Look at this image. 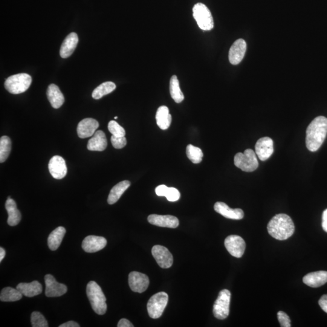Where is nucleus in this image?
Returning a JSON list of instances; mask_svg holds the SVG:
<instances>
[{
    "label": "nucleus",
    "instance_id": "1",
    "mask_svg": "<svg viewBox=\"0 0 327 327\" xmlns=\"http://www.w3.org/2000/svg\"><path fill=\"white\" fill-rule=\"evenodd\" d=\"M306 144L311 152H316L325 141L327 135V118L320 116L309 124L306 129Z\"/></svg>",
    "mask_w": 327,
    "mask_h": 327
},
{
    "label": "nucleus",
    "instance_id": "2",
    "mask_svg": "<svg viewBox=\"0 0 327 327\" xmlns=\"http://www.w3.org/2000/svg\"><path fill=\"white\" fill-rule=\"evenodd\" d=\"M269 234L274 239L285 241L293 236L295 226L293 220L286 214H278L269 222L267 226Z\"/></svg>",
    "mask_w": 327,
    "mask_h": 327
},
{
    "label": "nucleus",
    "instance_id": "3",
    "mask_svg": "<svg viewBox=\"0 0 327 327\" xmlns=\"http://www.w3.org/2000/svg\"><path fill=\"white\" fill-rule=\"evenodd\" d=\"M86 294L95 313L104 315L107 311L106 298L97 283L91 281L86 287Z\"/></svg>",
    "mask_w": 327,
    "mask_h": 327
},
{
    "label": "nucleus",
    "instance_id": "4",
    "mask_svg": "<svg viewBox=\"0 0 327 327\" xmlns=\"http://www.w3.org/2000/svg\"><path fill=\"white\" fill-rule=\"evenodd\" d=\"M32 83L30 75L25 73L11 75L5 80V88L11 94H20L27 91Z\"/></svg>",
    "mask_w": 327,
    "mask_h": 327
},
{
    "label": "nucleus",
    "instance_id": "5",
    "mask_svg": "<svg viewBox=\"0 0 327 327\" xmlns=\"http://www.w3.org/2000/svg\"><path fill=\"white\" fill-rule=\"evenodd\" d=\"M234 165L242 171L252 172L259 166L256 153L252 149L245 150L244 153H238L234 156Z\"/></svg>",
    "mask_w": 327,
    "mask_h": 327
},
{
    "label": "nucleus",
    "instance_id": "6",
    "mask_svg": "<svg viewBox=\"0 0 327 327\" xmlns=\"http://www.w3.org/2000/svg\"><path fill=\"white\" fill-rule=\"evenodd\" d=\"M193 15L201 30H212L214 27L213 16L206 5L202 3L196 4L193 8Z\"/></svg>",
    "mask_w": 327,
    "mask_h": 327
},
{
    "label": "nucleus",
    "instance_id": "7",
    "mask_svg": "<svg viewBox=\"0 0 327 327\" xmlns=\"http://www.w3.org/2000/svg\"><path fill=\"white\" fill-rule=\"evenodd\" d=\"M169 296L165 292H160L153 295L147 303V311L153 319H158L163 314L168 303Z\"/></svg>",
    "mask_w": 327,
    "mask_h": 327
},
{
    "label": "nucleus",
    "instance_id": "8",
    "mask_svg": "<svg viewBox=\"0 0 327 327\" xmlns=\"http://www.w3.org/2000/svg\"><path fill=\"white\" fill-rule=\"evenodd\" d=\"M231 293L228 290L220 291L218 299L213 305V314L216 319L224 320L230 313Z\"/></svg>",
    "mask_w": 327,
    "mask_h": 327
},
{
    "label": "nucleus",
    "instance_id": "9",
    "mask_svg": "<svg viewBox=\"0 0 327 327\" xmlns=\"http://www.w3.org/2000/svg\"><path fill=\"white\" fill-rule=\"evenodd\" d=\"M225 246L231 256L240 258L244 254L246 244L241 236L231 235L225 240Z\"/></svg>",
    "mask_w": 327,
    "mask_h": 327
},
{
    "label": "nucleus",
    "instance_id": "10",
    "mask_svg": "<svg viewBox=\"0 0 327 327\" xmlns=\"http://www.w3.org/2000/svg\"><path fill=\"white\" fill-rule=\"evenodd\" d=\"M129 285L132 291L142 293L148 288L149 279L146 274L132 271L129 275Z\"/></svg>",
    "mask_w": 327,
    "mask_h": 327
},
{
    "label": "nucleus",
    "instance_id": "11",
    "mask_svg": "<svg viewBox=\"0 0 327 327\" xmlns=\"http://www.w3.org/2000/svg\"><path fill=\"white\" fill-rule=\"evenodd\" d=\"M152 254L161 268H169L172 267L173 256L167 248L161 245H155L152 248Z\"/></svg>",
    "mask_w": 327,
    "mask_h": 327
},
{
    "label": "nucleus",
    "instance_id": "12",
    "mask_svg": "<svg viewBox=\"0 0 327 327\" xmlns=\"http://www.w3.org/2000/svg\"><path fill=\"white\" fill-rule=\"evenodd\" d=\"M46 285L45 295L48 297H60L67 293L68 289L65 285L56 281L51 274L45 277Z\"/></svg>",
    "mask_w": 327,
    "mask_h": 327
},
{
    "label": "nucleus",
    "instance_id": "13",
    "mask_svg": "<svg viewBox=\"0 0 327 327\" xmlns=\"http://www.w3.org/2000/svg\"><path fill=\"white\" fill-rule=\"evenodd\" d=\"M48 169L52 177L56 179H62L67 174L66 162L60 156H54L51 159L48 164Z\"/></svg>",
    "mask_w": 327,
    "mask_h": 327
},
{
    "label": "nucleus",
    "instance_id": "14",
    "mask_svg": "<svg viewBox=\"0 0 327 327\" xmlns=\"http://www.w3.org/2000/svg\"><path fill=\"white\" fill-rule=\"evenodd\" d=\"M256 153L260 160H267L274 152V143L271 138L263 137L257 141L255 146Z\"/></svg>",
    "mask_w": 327,
    "mask_h": 327
},
{
    "label": "nucleus",
    "instance_id": "15",
    "mask_svg": "<svg viewBox=\"0 0 327 327\" xmlns=\"http://www.w3.org/2000/svg\"><path fill=\"white\" fill-rule=\"evenodd\" d=\"M246 50H247V43L244 39H240L234 42L231 46L229 51L230 62L233 65H238L244 59Z\"/></svg>",
    "mask_w": 327,
    "mask_h": 327
},
{
    "label": "nucleus",
    "instance_id": "16",
    "mask_svg": "<svg viewBox=\"0 0 327 327\" xmlns=\"http://www.w3.org/2000/svg\"><path fill=\"white\" fill-rule=\"evenodd\" d=\"M99 127V123L93 118H85L78 124L77 132L79 138L84 139L92 137Z\"/></svg>",
    "mask_w": 327,
    "mask_h": 327
},
{
    "label": "nucleus",
    "instance_id": "17",
    "mask_svg": "<svg viewBox=\"0 0 327 327\" xmlns=\"http://www.w3.org/2000/svg\"><path fill=\"white\" fill-rule=\"evenodd\" d=\"M107 245V240L103 237L87 236L82 242V248L86 253H92L103 250Z\"/></svg>",
    "mask_w": 327,
    "mask_h": 327
},
{
    "label": "nucleus",
    "instance_id": "18",
    "mask_svg": "<svg viewBox=\"0 0 327 327\" xmlns=\"http://www.w3.org/2000/svg\"><path fill=\"white\" fill-rule=\"evenodd\" d=\"M150 224L156 226L176 228L179 226V220L171 215H151L147 218Z\"/></svg>",
    "mask_w": 327,
    "mask_h": 327
},
{
    "label": "nucleus",
    "instance_id": "19",
    "mask_svg": "<svg viewBox=\"0 0 327 327\" xmlns=\"http://www.w3.org/2000/svg\"><path fill=\"white\" fill-rule=\"evenodd\" d=\"M214 209L217 213L220 214L225 218L234 220H241L244 218V213L241 208L232 209L228 205L222 202H216L214 205Z\"/></svg>",
    "mask_w": 327,
    "mask_h": 327
},
{
    "label": "nucleus",
    "instance_id": "20",
    "mask_svg": "<svg viewBox=\"0 0 327 327\" xmlns=\"http://www.w3.org/2000/svg\"><path fill=\"white\" fill-rule=\"evenodd\" d=\"M78 42V37L75 33L69 34L65 38L61 46L60 55L63 59H66L73 53Z\"/></svg>",
    "mask_w": 327,
    "mask_h": 327
},
{
    "label": "nucleus",
    "instance_id": "21",
    "mask_svg": "<svg viewBox=\"0 0 327 327\" xmlns=\"http://www.w3.org/2000/svg\"><path fill=\"white\" fill-rule=\"evenodd\" d=\"M108 146V141L105 134L102 130H98L95 132L93 137L90 139L88 141L87 148L90 151H103Z\"/></svg>",
    "mask_w": 327,
    "mask_h": 327
},
{
    "label": "nucleus",
    "instance_id": "22",
    "mask_svg": "<svg viewBox=\"0 0 327 327\" xmlns=\"http://www.w3.org/2000/svg\"><path fill=\"white\" fill-rule=\"evenodd\" d=\"M5 208L8 214V224L11 227L16 226L21 221L22 215L17 209L16 202L10 196L6 201Z\"/></svg>",
    "mask_w": 327,
    "mask_h": 327
},
{
    "label": "nucleus",
    "instance_id": "23",
    "mask_svg": "<svg viewBox=\"0 0 327 327\" xmlns=\"http://www.w3.org/2000/svg\"><path fill=\"white\" fill-rule=\"evenodd\" d=\"M303 282L310 287H320L327 282V271H319L306 274L303 278Z\"/></svg>",
    "mask_w": 327,
    "mask_h": 327
},
{
    "label": "nucleus",
    "instance_id": "24",
    "mask_svg": "<svg viewBox=\"0 0 327 327\" xmlns=\"http://www.w3.org/2000/svg\"><path fill=\"white\" fill-rule=\"evenodd\" d=\"M46 95L52 108L54 109L60 108L65 102V97L59 87L54 84H51L48 86Z\"/></svg>",
    "mask_w": 327,
    "mask_h": 327
},
{
    "label": "nucleus",
    "instance_id": "25",
    "mask_svg": "<svg viewBox=\"0 0 327 327\" xmlns=\"http://www.w3.org/2000/svg\"><path fill=\"white\" fill-rule=\"evenodd\" d=\"M16 289L23 296L28 297L38 296V295L41 294L43 291L42 285L37 280L31 283H20L17 286Z\"/></svg>",
    "mask_w": 327,
    "mask_h": 327
},
{
    "label": "nucleus",
    "instance_id": "26",
    "mask_svg": "<svg viewBox=\"0 0 327 327\" xmlns=\"http://www.w3.org/2000/svg\"><path fill=\"white\" fill-rule=\"evenodd\" d=\"M156 123L162 130H166L172 123V115L169 114V109L166 106H162L157 110L156 114Z\"/></svg>",
    "mask_w": 327,
    "mask_h": 327
},
{
    "label": "nucleus",
    "instance_id": "27",
    "mask_svg": "<svg viewBox=\"0 0 327 327\" xmlns=\"http://www.w3.org/2000/svg\"><path fill=\"white\" fill-rule=\"evenodd\" d=\"M66 232L65 228L63 227H57L52 231L48 238V245L49 249L52 251H56L59 248Z\"/></svg>",
    "mask_w": 327,
    "mask_h": 327
},
{
    "label": "nucleus",
    "instance_id": "28",
    "mask_svg": "<svg viewBox=\"0 0 327 327\" xmlns=\"http://www.w3.org/2000/svg\"><path fill=\"white\" fill-rule=\"evenodd\" d=\"M130 186V182L129 181H121L115 185L110 192L108 199V204L110 205L115 204Z\"/></svg>",
    "mask_w": 327,
    "mask_h": 327
},
{
    "label": "nucleus",
    "instance_id": "29",
    "mask_svg": "<svg viewBox=\"0 0 327 327\" xmlns=\"http://www.w3.org/2000/svg\"><path fill=\"white\" fill-rule=\"evenodd\" d=\"M170 93L176 103H180L184 99V94L179 87V80L176 75H173L170 78Z\"/></svg>",
    "mask_w": 327,
    "mask_h": 327
},
{
    "label": "nucleus",
    "instance_id": "30",
    "mask_svg": "<svg viewBox=\"0 0 327 327\" xmlns=\"http://www.w3.org/2000/svg\"><path fill=\"white\" fill-rule=\"evenodd\" d=\"M116 89V85L112 82H106L101 84L92 92V98L95 100L100 99L105 95L111 93Z\"/></svg>",
    "mask_w": 327,
    "mask_h": 327
},
{
    "label": "nucleus",
    "instance_id": "31",
    "mask_svg": "<svg viewBox=\"0 0 327 327\" xmlns=\"http://www.w3.org/2000/svg\"><path fill=\"white\" fill-rule=\"evenodd\" d=\"M23 295L17 290L11 287L3 289L0 294V300L2 302H16L22 299Z\"/></svg>",
    "mask_w": 327,
    "mask_h": 327
},
{
    "label": "nucleus",
    "instance_id": "32",
    "mask_svg": "<svg viewBox=\"0 0 327 327\" xmlns=\"http://www.w3.org/2000/svg\"><path fill=\"white\" fill-rule=\"evenodd\" d=\"M11 150V140L7 136H3L0 138V163H3L7 160Z\"/></svg>",
    "mask_w": 327,
    "mask_h": 327
},
{
    "label": "nucleus",
    "instance_id": "33",
    "mask_svg": "<svg viewBox=\"0 0 327 327\" xmlns=\"http://www.w3.org/2000/svg\"><path fill=\"white\" fill-rule=\"evenodd\" d=\"M186 154L188 158L193 164L200 163L202 158H203V153H202V150L199 147L193 146L192 144L187 146Z\"/></svg>",
    "mask_w": 327,
    "mask_h": 327
},
{
    "label": "nucleus",
    "instance_id": "34",
    "mask_svg": "<svg viewBox=\"0 0 327 327\" xmlns=\"http://www.w3.org/2000/svg\"><path fill=\"white\" fill-rule=\"evenodd\" d=\"M32 326L33 327H48L47 321L44 316L39 312L34 311L31 316Z\"/></svg>",
    "mask_w": 327,
    "mask_h": 327
},
{
    "label": "nucleus",
    "instance_id": "35",
    "mask_svg": "<svg viewBox=\"0 0 327 327\" xmlns=\"http://www.w3.org/2000/svg\"><path fill=\"white\" fill-rule=\"evenodd\" d=\"M108 129L112 135H114L115 137H125V130L115 121H110L108 124Z\"/></svg>",
    "mask_w": 327,
    "mask_h": 327
},
{
    "label": "nucleus",
    "instance_id": "36",
    "mask_svg": "<svg viewBox=\"0 0 327 327\" xmlns=\"http://www.w3.org/2000/svg\"><path fill=\"white\" fill-rule=\"evenodd\" d=\"M180 196V193L179 191L173 187H168L166 195H165V197H166L167 200L170 202L178 201Z\"/></svg>",
    "mask_w": 327,
    "mask_h": 327
},
{
    "label": "nucleus",
    "instance_id": "37",
    "mask_svg": "<svg viewBox=\"0 0 327 327\" xmlns=\"http://www.w3.org/2000/svg\"><path fill=\"white\" fill-rule=\"evenodd\" d=\"M111 143L115 149H121L125 147L127 144V140L125 137H111Z\"/></svg>",
    "mask_w": 327,
    "mask_h": 327
},
{
    "label": "nucleus",
    "instance_id": "38",
    "mask_svg": "<svg viewBox=\"0 0 327 327\" xmlns=\"http://www.w3.org/2000/svg\"><path fill=\"white\" fill-rule=\"evenodd\" d=\"M277 318H278L280 326L282 327H291V320L290 317L285 312L283 311H279L277 312Z\"/></svg>",
    "mask_w": 327,
    "mask_h": 327
},
{
    "label": "nucleus",
    "instance_id": "39",
    "mask_svg": "<svg viewBox=\"0 0 327 327\" xmlns=\"http://www.w3.org/2000/svg\"><path fill=\"white\" fill-rule=\"evenodd\" d=\"M168 187L165 185H161L156 188L155 193L159 196H165L167 192Z\"/></svg>",
    "mask_w": 327,
    "mask_h": 327
},
{
    "label": "nucleus",
    "instance_id": "40",
    "mask_svg": "<svg viewBox=\"0 0 327 327\" xmlns=\"http://www.w3.org/2000/svg\"><path fill=\"white\" fill-rule=\"evenodd\" d=\"M321 308L327 313V294L323 295L319 301Z\"/></svg>",
    "mask_w": 327,
    "mask_h": 327
},
{
    "label": "nucleus",
    "instance_id": "41",
    "mask_svg": "<svg viewBox=\"0 0 327 327\" xmlns=\"http://www.w3.org/2000/svg\"><path fill=\"white\" fill-rule=\"evenodd\" d=\"M118 327H133L134 325H132V323L130 322L129 320L126 319H122L120 320V322H118Z\"/></svg>",
    "mask_w": 327,
    "mask_h": 327
},
{
    "label": "nucleus",
    "instance_id": "42",
    "mask_svg": "<svg viewBox=\"0 0 327 327\" xmlns=\"http://www.w3.org/2000/svg\"><path fill=\"white\" fill-rule=\"evenodd\" d=\"M322 227L327 233V209L324 211L322 216Z\"/></svg>",
    "mask_w": 327,
    "mask_h": 327
},
{
    "label": "nucleus",
    "instance_id": "43",
    "mask_svg": "<svg viewBox=\"0 0 327 327\" xmlns=\"http://www.w3.org/2000/svg\"><path fill=\"white\" fill-rule=\"evenodd\" d=\"M80 325L77 322L74 321H69V322L63 323L59 327H79Z\"/></svg>",
    "mask_w": 327,
    "mask_h": 327
},
{
    "label": "nucleus",
    "instance_id": "44",
    "mask_svg": "<svg viewBox=\"0 0 327 327\" xmlns=\"http://www.w3.org/2000/svg\"><path fill=\"white\" fill-rule=\"evenodd\" d=\"M5 250L2 247L0 248V261H2L5 256Z\"/></svg>",
    "mask_w": 327,
    "mask_h": 327
},
{
    "label": "nucleus",
    "instance_id": "45",
    "mask_svg": "<svg viewBox=\"0 0 327 327\" xmlns=\"http://www.w3.org/2000/svg\"><path fill=\"white\" fill-rule=\"evenodd\" d=\"M117 118H118V117H115V119H117Z\"/></svg>",
    "mask_w": 327,
    "mask_h": 327
}]
</instances>
